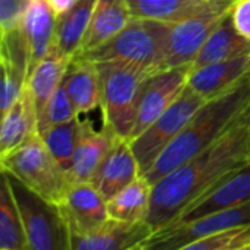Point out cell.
Here are the masks:
<instances>
[{"label": "cell", "instance_id": "cell-14", "mask_svg": "<svg viewBox=\"0 0 250 250\" xmlns=\"http://www.w3.org/2000/svg\"><path fill=\"white\" fill-rule=\"evenodd\" d=\"M152 228L143 222H122L110 219L88 234L71 232L69 250H130L152 235Z\"/></svg>", "mask_w": 250, "mask_h": 250}, {"label": "cell", "instance_id": "cell-15", "mask_svg": "<svg viewBox=\"0 0 250 250\" xmlns=\"http://www.w3.org/2000/svg\"><path fill=\"white\" fill-rule=\"evenodd\" d=\"M116 139L118 137L107 127L96 131L91 121H81L72 165L66 174L69 184L90 183L93 174L96 172Z\"/></svg>", "mask_w": 250, "mask_h": 250}, {"label": "cell", "instance_id": "cell-23", "mask_svg": "<svg viewBox=\"0 0 250 250\" xmlns=\"http://www.w3.org/2000/svg\"><path fill=\"white\" fill-rule=\"evenodd\" d=\"M97 0H77V3L63 15L58 17L53 49L66 59H72L83 43L90 25Z\"/></svg>", "mask_w": 250, "mask_h": 250}, {"label": "cell", "instance_id": "cell-5", "mask_svg": "<svg viewBox=\"0 0 250 250\" xmlns=\"http://www.w3.org/2000/svg\"><path fill=\"white\" fill-rule=\"evenodd\" d=\"M0 169L15 177L44 200L56 205H59L69 186L66 172L52 156L39 134L28 137L0 161Z\"/></svg>", "mask_w": 250, "mask_h": 250}, {"label": "cell", "instance_id": "cell-7", "mask_svg": "<svg viewBox=\"0 0 250 250\" xmlns=\"http://www.w3.org/2000/svg\"><path fill=\"white\" fill-rule=\"evenodd\" d=\"M208 100L203 96L186 83L184 88L171 106L139 137L130 142L140 168V175H145L153 167L161 153L172 143L193 115Z\"/></svg>", "mask_w": 250, "mask_h": 250}, {"label": "cell", "instance_id": "cell-26", "mask_svg": "<svg viewBox=\"0 0 250 250\" xmlns=\"http://www.w3.org/2000/svg\"><path fill=\"white\" fill-rule=\"evenodd\" d=\"M0 249L27 250L20 209L8 172L0 169Z\"/></svg>", "mask_w": 250, "mask_h": 250}, {"label": "cell", "instance_id": "cell-3", "mask_svg": "<svg viewBox=\"0 0 250 250\" xmlns=\"http://www.w3.org/2000/svg\"><path fill=\"white\" fill-rule=\"evenodd\" d=\"M96 66L100 78L103 127L113 131L116 137L130 140L137 116L140 91L152 72L139 65L121 61L97 62Z\"/></svg>", "mask_w": 250, "mask_h": 250}, {"label": "cell", "instance_id": "cell-34", "mask_svg": "<svg viewBox=\"0 0 250 250\" xmlns=\"http://www.w3.org/2000/svg\"><path fill=\"white\" fill-rule=\"evenodd\" d=\"M231 250H250V244L243 246V247H237V249H231Z\"/></svg>", "mask_w": 250, "mask_h": 250}, {"label": "cell", "instance_id": "cell-33", "mask_svg": "<svg viewBox=\"0 0 250 250\" xmlns=\"http://www.w3.org/2000/svg\"><path fill=\"white\" fill-rule=\"evenodd\" d=\"M49 5L52 6V9L55 11V14L58 17L66 14L75 3H77V0H47Z\"/></svg>", "mask_w": 250, "mask_h": 250}, {"label": "cell", "instance_id": "cell-18", "mask_svg": "<svg viewBox=\"0 0 250 250\" xmlns=\"http://www.w3.org/2000/svg\"><path fill=\"white\" fill-rule=\"evenodd\" d=\"M34 134H37V107L25 85L0 127V161Z\"/></svg>", "mask_w": 250, "mask_h": 250}, {"label": "cell", "instance_id": "cell-13", "mask_svg": "<svg viewBox=\"0 0 250 250\" xmlns=\"http://www.w3.org/2000/svg\"><path fill=\"white\" fill-rule=\"evenodd\" d=\"M139 177L140 168L130 140L118 137L93 174L90 183L107 202Z\"/></svg>", "mask_w": 250, "mask_h": 250}, {"label": "cell", "instance_id": "cell-24", "mask_svg": "<svg viewBox=\"0 0 250 250\" xmlns=\"http://www.w3.org/2000/svg\"><path fill=\"white\" fill-rule=\"evenodd\" d=\"M150 200L152 184L140 175L106 202L109 218L131 224L143 222L149 215Z\"/></svg>", "mask_w": 250, "mask_h": 250}, {"label": "cell", "instance_id": "cell-12", "mask_svg": "<svg viewBox=\"0 0 250 250\" xmlns=\"http://www.w3.org/2000/svg\"><path fill=\"white\" fill-rule=\"evenodd\" d=\"M59 208L74 234H88L109 221L107 203L91 183L69 184Z\"/></svg>", "mask_w": 250, "mask_h": 250}, {"label": "cell", "instance_id": "cell-27", "mask_svg": "<svg viewBox=\"0 0 250 250\" xmlns=\"http://www.w3.org/2000/svg\"><path fill=\"white\" fill-rule=\"evenodd\" d=\"M80 124L81 121L77 116L68 122L53 125V127L39 134L52 156L58 161V164L66 174L72 165V158L80 133Z\"/></svg>", "mask_w": 250, "mask_h": 250}, {"label": "cell", "instance_id": "cell-28", "mask_svg": "<svg viewBox=\"0 0 250 250\" xmlns=\"http://www.w3.org/2000/svg\"><path fill=\"white\" fill-rule=\"evenodd\" d=\"M77 116L78 113L75 112V107L63 84H61L37 115V134L46 131L47 128L53 127V125L68 122Z\"/></svg>", "mask_w": 250, "mask_h": 250}, {"label": "cell", "instance_id": "cell-37", "mask_svg": "<svg viewBox=\"0 0 250 250\" xmlns=\"http://www.w3.org/2000/svg\"><path fill=\"white\" fill-rule=\"evenodd\" d=\"M0 44H2V36H0Z\"/></svg>", "mask_w": 250, "mask_h": 250}, {"label": "cell", "instance_id": "cell-10", "mask_svg": "<svg viewBox=\"0 0 250 250\" xmlns=\"http://www.w3.org/2000/svg\"><path fill=\"white\" fill-rule=\"evenodd\" d=\"M190 65L167 68L150 74L140 91L137 116L130 142L139 137L178 97L187 83Z\"/></svg>", "mask_w": 250, "mask_h": 250}, {"label": "cell", "instance_id": "cell-38", "mask_svg": "<svg viewBox=\"0 0 250 250\" xmlns=\"http://www.w3.org/2000/svg\"><path fill=\"white\" fill-rule=\"evenodd\" d=\"M0 250H11V249H0Z\"/></svg>", "mask_w": 250, "mask_h": 250}, {"label": "cell", "instance_id": "cell-30", "mask_svg": "<svg viewBox=\"0 0 250 250\" xmlns=\"http://www.w3.org/2000/svg\"><path fill=\"white\" fill-rule=\"evenodd\" d=\"M27 75L0 59V127L14 103L21 96Z\"/></svg>", "mask_w": 250, "mask_h": 250}, {"label": "cell", "instance_id": "cell-20", "mask_svg": "<svg viewBox=\"0 0 250 250\" xmlns=\"http://www.w3.org/2000/svg\"><path fill=\"white\" fill-rule=\"evenodd\" d=\"M131 18L127 0H97L90 25L77 55L97 49L110 40Z\"/></svg>", "mask_w": 250, "mask_h": 250}, {"label": "cell", "instance_id": "cell-22", "mask_svg": "<svg viewBox=\"0 0 250 250\" xmlns=\"http://www.w3.org/2000/svg\"><path fill=\"white\" fill-rule=\"evenodd\" d=\"M133 18L177 24L210 9L216 0H127Z\"/></svg>", "mask_w": 250, "mask_h": 250}, {"label": "cell", "instance_id": "cell-1", "mask_svg": "<svg viewBox=\"0 0 250 250\" xmlns=\"http://www.w3.org/2000/svg\"><path fill=\"white\" fill-rule=\"evenodd\" d=\"M249 134L250 102L219 140L152 187L146 222L153 232L172 224L227 174L249 162Z\"/></svg>", "mask_w": 250, "mask_h": 250}, {"label": "cell", "instance_id": "cell-16", "mask_svg": "<svg viewBox=\"0 0 250 250\" xmlns=\"http://www.w3.org/2000/svg\"><path fill=\"white\" fill-rule=\"evenodd\" d=\"M250 75V53L190 71L187 84L206 100L224 94Z\"/></svg>", "mask_w": 250, "mask_h": 250}, {"label": "cell", "instance_id": "cell-6", "mask_svg": "<svg viewBox=\"0 0 250 250\" xmlns=\"http://www.w3.org/2000/svg\"><path fill=\"white\" fill-rule=\"evenodd\" d=\"M9 181L24 227L25 249L69 250L71 229L59 205L44 200L12 175Z\"/></svg>", "mask_w": 250, "mask_h": 250}, {"label": "cell", "instance_id": "cell-31", "mask_svg": "<svg viewBox=\"0 0 250 250\" xmlns=\"http://www.w3.org/2000/svg\"><path fill=\"white\" fill-rule=\"evenodd\" d=\"M31 0H0V36H6L22 25Z\"/></svg>", "mask_w": 250, "mask_h": 250}, {"label": "cell", "instance_id": "cell-35", "mask_svg": "<svg viewBox=\"0 0 250 250\" xmlns=\"http://www.w3.org/2000/svg\"><path fill=\"white\" fill-rule=\"evenodd\" d=\"M130 250H143V249H142V244H139V246H136V247H133Z\"/></svg>", "mask_w": 250, "mask_h": 250}, {"label": "cell", "instance_id": "cell-36", "mask_svg": "<svg viewBox=\"0 0 250 250\" xmlns=\"http://www.w3.org/2000/svg\"><path fill=\"white\" fill-rule=\"evenodd\" d=\"M247 149H249V162H250V134H249V146H247Z\"/></svg>", "mask_w": 250, "mask_h": 250}, {"label": "cell", "instance_id": "cell-4", "mask_svg": "<svg viewBox=\"0 0 250 250\" xmlns=\"http://www.w3.org/2000/svg\"><path fill=\"white\" fill-rule=\"evenodd\" d=\"M171 27L172 24L161 21L131 18L130 22L110 40L97 49L75 56L96 63L107 61L128 62L153 74L164 69Z\"/></svg>", "mask_w": 250, "mask_h": 250}, {"label": "cell", "instance_id": "cell-29", "mask_svg": "<svg viewBox=\"0 0 250 250\" xmlns=\"http://www.w3.org/2000/svg\"><path fill=\"white\" fill-rule=\"evenodd\" d=\"M247 244H250V225H241L196 240L180 250H231Z\"/></svg>", "mask_w": 250, "mask_h": 250}, {"label": "cell", "instance_id": "cell-19", "mask_svg": "<svg viewBox=\"0 0 250 250\" xmlns=\"http://www.w3.org/2000/svg\"><path fill=\"white\" fill-rule=\"evenodd\" d=\"M62 84L78 115L100 107V78L94 62L72 58Z\"/></svg>", "mask_w": 250, "mask_h": 250}, {"label": "cell", "instance_id": "cell-21", "mask_svg": "<svg viewBox=\"0 0 250 250\" xmlns=\"http://www.w3.org/2000/svg\"><path fill=\"white\" fill-rule=\"evenodd\" d=\"M246 53H250V42L237 33L228 12V15L219 22V25L212 31L206 43L202 46L200 52L190 65V71L210 63L234 59Z\"/></svg>", "mask_w": 250, "mask_h": 250}, {"label": "cell", "instance_id": "cell-2", "mask_svg": "<svg viewBox=\"0 0 250 250\" xmlns=\"http://www.w3.org/2000/svg\"><path fill=\"white\" fill-rule=\"evenodd\" d=\"M249 102L250 75L224 94L208 100L142 177L153 187L165 175L206 150L228 131Z\"/></svg>", "mask_w": 250, "mask_h": 250}, {"label": "cell", "instance_id": "cell-17", "mask_svg": "<svg viewBox=\"0 0 250 250\" xmlns=\"http://www.w3.org/2000/svg\"><path fill=\"white\" fill-rule=\"evenodd\" d=\"M56 24L58 15L47 0H31L22 21L30 55L28 75L52 52L55 46Z\"/></svg>", "mask_w": 250, "mask_h": 250}, {"label": "cell", "instance_id": "cell-8", "mask_svg": "<svg viewBox=\"0 0 250 250\" xmlns=\"http://www.w3.org/2000/svg\"><path fill=\"white\" fill-rule=\"evenodd\" d=\"M250 225V202L188 222L164 227L142 243L143 250H180L181 247L234 227Z\"/></svg>", "mask_w": 250, "mask_h": 250}, {"label": "cell", "instance_id": "cell-11", "mask_svg": "<svg viewBox=\"0 0 250 250\" xmlns=\"http://www.w3.org/2000/svg\"><path fill=\"white\" fill-rule=\"evenodd\" d=\"M249 202H250V162L227 174L208 193H205L194 203H191L169 225L188 222L215 212L246 205Z\"/></svg>", "mask_w": 250, "mask_h": 250}, {"label": "cell", "instance_id": "cell-25", "mask_svg": "<svg viewBox=\"0 0 250 250\" xmlns=\"http://www.w3.org/2000/svg\"><path fill=\"white\" fill-rule=\"evenodd\" d=\"M69 61L71 59L62 58L55 49H52V52L28 75L25 85L34 99L37 115L44 107L55 90L62 84Z\"/></svg>", "mask_w": 250, "mask_h": 250}, {"label": "cell", "instance_id": "cell-9", "mask_svg": "<svg viewBox=\"0 0 250 250\" xmlns=\"http://www.w3.org/2000/svg\"><path fill=\"white\" fill-rule=\"evenodd\" d=\"M235 2L237 0H216V3L210 9L181 22L172 24L168 37L164 69L191 65L202 46L219 22L228 15Z\"/></svg>", "mask_w": 250, "mask_h": 250}, {"label": "cell", "instance_id": "cell-32", "mask_svg": "<svg viewBox=\"0 0 250 250\" xmlns=\"http://www.w3.org/2000/svg\"><path fill=\"white\" fill-rule=\"evenodd\" d=\"M229 17L237 33L250 42V0H237L229 9Z\"/></svg>", "mask_w": 250, "mask_h": 250}]
</instances>
